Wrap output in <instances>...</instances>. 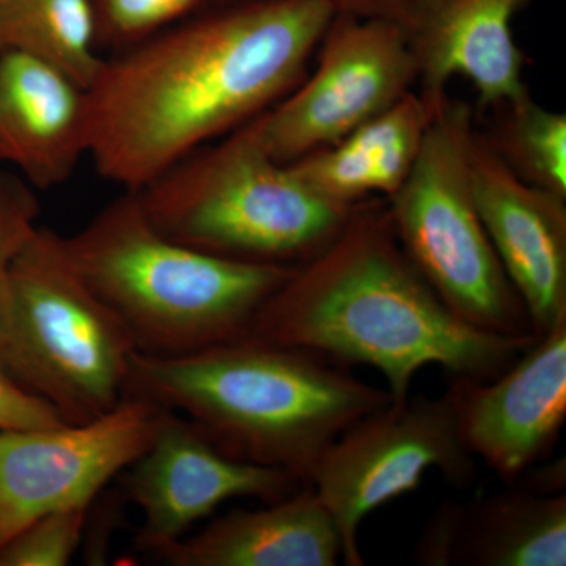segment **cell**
<instances>
[{
	"mask_svg": "<svg viewBox=\"0 0 566 566\" xmlns=\"http://www.w3.org/2000/svg\"><path fill=\"white\" fill-rule=\"evenodd\" d=\"M303 486L281 469L230 455L188 417L164 408L150 444L129 465L123 490L144 515L137 549L158 554L223 502H274Z\"/></svg>",
	"mask_w": 566,
	"mask_h": 566,
	"instance_id": "obj_11",
	"label": "cell"
},
{
	"mask_svg": "<svg viewBox=\"0 0 566 566\" xmlns=\"http://www.w3.org/2000/svg\"><path fill=\"white\" fill-rule=\"evenodd\" d=\"M163 406L126 395L98 419L36 430H0V549L50 513L92 506L147 449Z\"/></svg>",
	"mask_w": 566,
	"mask_h": 566,
	"instance_id": "obj_10",
	"label": "cell"
},
{
	"mask_svg": "<svg viewBox=\"0 0 566 566\" xmlns=\"http://www.w3.org/2000/svg\"><path fill=\"white\" fill-rule=\"evenodd\" d=\"M88 156V93L50 63L0 51V166L40 191L70 180Z\"/></svg>",
	"mask_w": 566,
	"mask_h": 566,
	"instance_id": "obj_15",
	"label": "cell"
},
{
	"mask_svg": "<svg viewBox=\"0 0 566 566\" xmlns=\"http://www.w3.org/2000/svg\"><path fill=\"white\" fill-rule=\"evenodd\" d=\"M99 48L93 0H0V51L32 55L88 88Z\"/></svg>",
	"mask_w": 566,
	"mask_h": 566,
	"instance_id": "obj_19",
	"label": "cell"
},
{
	"mask_svg": "<svg viewBox=\"0 0 566 566\" xmlns=\"http://www.w3.org/2000/svg\"><path fill=\"white\" fill-rule=\"evenodd\" d=\"M446 397L465 449L515 485L557 444L566 419V323L490 381L453 378Z\"/></svg>",
	"mask_w": 566,
	"mask_h": 566,
	"instance_id": "obj_12",
	"label": "cell"
},
{
	"mask_svg": "<svg viewBox=\"0 0 566 566\" xmlns=\"http://www.w3.org/2000/svg\"><path fill=\"white\" fill-rule=\"evenodd\" d=\"M65 423L50 403L0 371V430H36Z\"/></svg>",
	"mask_w": 566,
	"mask_h": 566,
	"instance_id": "obj_24",
	"label": "cell"
},
{
	"mask_svg": "<svg viewBox=\"0 0 566 566\" xmlns=\"http://www.w3.org/2000/svg\"><path fill=\"white\" fill-rule=\"evenodd\" d=\"M531 0H428L406 29L419 71V91L447 96L453 76L475 85L480 111L494 109L528 92L524 54L513 20Z\"/></svg>",
	"mask_w": 566,
	"mask_h": 566,
	"instance_id": "obj_14",
	"label": "cell"
},
{
	"mask_svg": "<svg viewBox=\"0 0 566 566\" xmlns=\"http://www.w3.org/2000/svg\"><path fill=\"white\" fill-rule=\"evenodd\" d=\"M134 192L148 221L170 240L234 262L277 266L314 259L353 210L271 158L251 120Z\"/></svg>",
	"mask_w": 566,
	"mask_h": 566,
	"instance_id": "obj_5",
	"label": "cell"
},
{
	"mask_svg": "<svg viewBox=\"0 0 566 566\" xmlns=\"http://www.w3.org/2000/svg\"><path fill=\"white\" fill-rule=\"evenodd\" d=\"M334 11L323 0H230L104 59L88 93V156L139 191L281 102Z\"/></svg>",
	"mask_w": 566,
	"mask_h": 566,
	"instance_id": "obj_1",
	"label": "cell"
},
{
	"mask_svg": "<svg viewBox=\"0 0 566 566\" xmlns=\"http://www.w3.org/2000/svg\"><path fill=\"white\" fill-rule=\"evenodd\" d=\"M510 486L474 504H457L453 565L565 566V493Z\"/></svg>",
	"mask_w": 566,
	"mask_h": 566,
	"instance_id": "obj_18",
	"label": "cell"
},
{
	"mask_svg": "<svg viewBox=\"0 0 566 566\" xmlns=\"http://www.w3.org/2000/svg\"><path fill=\"white\" fill-rule=\"evenodd\" d=\"M39 216L32 186L0 166V296L11 264L39 230Z\"/></svg>",
	"mask_w": 566,
	"mask_h": 566,
	"instance_id": "obj_23",
	"label": "cell"
},
{
	"mask_svg": "<svg viewBox=\"0 0 566 566\" xmlns=\"http://www.w3.org/2000/svg\"><path fill=\"white\" fill-rule=\"evenodd\" d=\"M335 17L385 21L406 29L416 20L428 0H323Z\"/></svg>",
	"mask_w": 566,
	"mask_h": 566,
	"instance_id": "obj_25",
	"label": "cell"
},
{
	"mask_svg": "<svg viewBox=\"0 0 566 566\" xmlns=\"http://www.w3.org/2000/svg\"><path fill=\"white\" fill-rule=\"evenodd\" d=\"M132 338L39 227L0 296V371L50 403L66 423L98 419L126 397Z\"/></svg>",
	"mask_w": 566,
	"mask_h": 566,
	"instance_id": "obj_6",
	"label": "cell"
},
{
	"mask_svg": "<svg viewBox=\"0 0 566 566\" xmlns=\"http://www.w3.org/2000/svg\"><path fill=\"white\" fill-rule=\"evenodd\" d=\"M66 255L132 338L136 353L182 356L251 333L296 266L234 262L158 232L136 192L107 203Z\"/></svg>",
	"mask_w": 566,
	"mask_h": 566,
	"instance_id": "obj_4",
	"label": "cell"
},
{
	"mask_svg": "<svg viewBox=\"0 0 566 566\" xmlns=\"http://www.w3.org/2000/svg\"><path fill=\"white\" fill-rule=\"evenodd\" d=\"M311 77L252 118L264 150L281 164L333 145L415 91L419 71L405 29L334 17Z\"/></svg>",
	"mask_w": 566,
	"mask_h": 566,
	"instance_id": "obj_9",
	"label": "cell"
},
{
	"mask_svg": "<svg viewBox=\"0 0 566 566\" xmlns=\"http://www.w3.org/2000/svg\"><path fill=\"white\" fill-rule=\"evenodd\" d=\"M475 129L472 106L447 96L387 208L406 255L458 318L504 337H535L476 210L469 167Z\"/></svg>",
	"mask_w": 566,
	"mask_h": 566,
	"instance_id": "obj_7",
	"label": "cell"
},
{
	"mask_svg": "<svg viewBox=\"0 0 566 566\" xmlns=\"http://www.w3.org/2000/svg\"><path fill=\"white\" fill-rule=\"evenodd\" d=\"M340 532L314 488L259 510H237L156 556L174 566H335Z\"/></svg>",
	"mask_w": 566,
	"mask_h": 566,
	"instance_id": "obj_16",
	"label": "cell"
},
{
	"mask_svg": "<svg viewBox=\"0 0 566 566\" xmlns=\"http://www.w3.org/2000/svg\"><path fill=\"white\" fill-rule=\"evenodd\" d=\"M485 139L520 180L566 199V115L524 93L495 106Z\"/></svg>",
	"mask_w": 566,
	"mask_h": 566,
	"instance_id": "obj_20",
	"label": "cell"
},
{
	"mask_svg": "<svg viewBox=\"0 0 566 566\" xmlns=\"http://www.w3.org/2000/svg\"><path fill=\"white\" fill-rule=\"evenodd\" d=\"M126 395L188 417L230 455L301 485L338 436L392 401L324 357L251 334L182 356L136 353Z\"/></svg>",
	"mask_w": 566,
	"mask_h": 566,
	"instance_id": "obj_3",
	"label": "cell"
},
{
	"mask_svg": "<svg viewBox=\"0 0 566 566\" xmlns=\"http://www.w3.org/2000/svg\"><path fill=\"white\" fill-rule=\"evenodd\" d=\"M436 469L452 486L475 479V458L465 449L446 395H409L363 417L327 447L308 485L340 532L348 566H363L359 528L365 517L417 490Z\"/></svg>",
	"mask_w": 566,
	"mask_h": 566,
	"instance_id": "obj_8",
	"label": "cell"
},
{
	"mask_svg": "<svg viewBox=\"0 0 566 566\" xmlns=\"http://www.w3.org/2000/svg\"><path fill=\"white\" fill-rule=\"evenodd\" d=\"M476 210L536 338L566 323V199L516 177L475 129L469 153Z\"/></svg>",
	"mask_w": 566,
	"mask_h": 566,
	"instance_id": "obj_13",
	"label": "cell"
},
{
	"mask_svg": "<svg viewBox=\"0 0 566 566\" xmlns=\"http://www.w3.org/2000/svg\"><path fill=\"white\" fill-rule=\"evenodd\" d=\"M91 506L33 521L0 549V566H65L80 547Z\"/></svg>",
	"mask_w": 566,
	"mask_h": 566,
	"instance_id": "obj_22",
	"label": "cell"
},
{
	"mask_svg": "<svg viewBox=\"0 0 566 566\" xmlns=\"http://www.w3.org/2000/svg\"><path fill=\"white\" fill-rule=\"evenodd\" d=\"M230 0H93L99 46L126 50L155 33Z\"/></svg>",
	"mask_w": 566,
	"mask_h": 566,
	"instance_id": "obj_21",
	"label": "cell"
},
{
	"mask_svg": "<svg viewBox=\"0 0 566 566\" xmlns=\"http://www.w3.org/2000/svg\"><path fill=\"white\" fill-rule=\"evenodd\" d=\"M446 98L434 99L420 91L406 93L340 140L286 166L314 191L345 207L375 196L390 199L411 174Z\"/></svg>",
	"mask_w": 566,
	"mask_h": 566,
	"instance_id": "obj_17",
	"label": "cell"
},
{
	"mask_svg": "<svg viewBox=\"0 0 566 566\" xmlns=\"http://www.w3.org/2000/svg\"><path fill=\"white\" fill-rule=\"evenodd\" d=\"M249 334L331 363L368 365L385 376L394 403L409 397L427 365L490 381L538 340L458 318L408 259L387 200L376 197L354 205L340 233L296 266Z\"/></svg>",
	"mask_w": 566,
	"mask_h": 566,
	"instance_id": "obj_2",
	"label": "cell"
}]
</instances>
